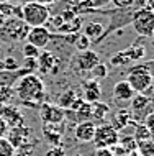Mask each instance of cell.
I'll list each match as a JSON object with an SVG mask.
<instances>
[{"label": "cell", "mask_w": 154, "mask_h": 156, "mask_svg": "<svg viewBox=\"0 0 154 156\" xmlns=\"http://www.w3.org/2000/svg\"><path fill=\"white\" fill-rule=\"evenodd\" d=\"M15 95L28 107H39L46 100V86L43 79L35 73L22 76L15 82Z\"/></svg>", "instance_id": "obj_1"}, {"label": "cell", "mask_w": 154, "mask_h": 156, "mask_svg": "<svg viewBox=\"0 0 154 156\" xmlns=\"http://www.w3.org/2000/svg\"><path fill=\"white\" fill-rule=\"evenodd\" d=\"M51 15H49V8L46 5L30 0L22 7V20L28 25L30 28L35 27H46Z\"/></svg>", "instance_id": "obj_2"}, {"label": "cell", "mask_w": 154, "mask_h": 156, "mask_svg": "<svg viewBox=\"0 0 154 156\" xmlns=\"http://www.w3.org/2000/svg\"><path fill=\"white\" fill-rule=\"evenodd\" d=\"M128 77L125 79L128 84L131 86V89L135 90V94H144L148 90V87L151 86V82L154 81L152 76L149 74V71L146 69L144 62H138L133 67L128 69Z\"/></svg>", "instance_id": "obj_3"}, {"label": "cell", "mask_w": 154, "mask_h": 156, "mask_svg": "<svg viewBox=\"0 0 154 156\" xmlns=\"http://www.w3.org/2000/svg\"><path fill=\"white\" fill-rule=\"evenodd\" d=\"M135 31L143 38L154 36V12L146 7H141L131 15V22Z\"/></svg>", "instance_id": "obj_4"}, {"label": "cell", "mask_w": 154, "mask_h": 156, "mask_svg": "<svg viewBox=\"0 0 154 156\" xmlns=\"http://www.w3.org/2000/svg\"><path fill=\"white\" fill-rule=\"evenodd\" d=\"M128 110H130L135 123H143L149 113L154 112V102H151L144 94H135L133 99L130 100V108Z\"/></svg>", "instance_id": "obj_5"}, {"label": "cell", "mask_w": 154, "mask_h": 156, "mask_svg": "<svg viewBox=\"0 0 154 156\" xmlns=\"http://www.w3.org/2000/svg\"><path fill=\"white\" fill-rule=\"evenodd\" d=\"M118 140H120V133L110 123H100L98 126H95V133L92 140L95 148H113L115 145H118Z\"/></svg>", "instance_id": "obj_6"}, {"label": "cell", "mask_w": 154, "mask_h": 156, "mask_svg": "<svg viewBox=\"0 0 154 156\" xmlns=\"http://www.w3.org/2000/svg\"><path fill=\"white\" fill-rule=\"evenodd\" d=\"M98 62H100L98 54L92 49H85V51H79L70 59V66L77 74H82V73H90L92 67H95Z\"/></svg>", "instance_id": "obj_7"}, {"label": "cell", "mask_w": 154, "mask_h": 156, "mask_svg": "<svg viewBox=\"0 0 154 156\" xmlns=\"http://www.w3.org/2000/svg\"><path fill=\"white\" fill-rule=\"evenodd\" d=\"M7 140L10 141V145L13 146L15 150L18 148H25V146H31L33 148V136H31V130L25 125L15 126V128H10L7 133Z\"/></svg>", "instance_id": "obj_8"}, {"label": "cell", "mask_w": 154, "mask_h": 156, "mask_svg": "<svg viewBox=\"0 0 154 156\" xmlns=\"http://www.w3.org/2000/svg\"><path fill=\"white\" fill-rule=\"evenodd\" d=\"M39 117L43 120V123H49V125H61L66 120L64 108L49 102H43L39 105Z\"/></svg>", "instance_id": "obj_9"}, {"label": "cell", "mask_w": 154, "mask_h": 156, "mask_svg": "<svg viewBox=\"0 0 154 156\" xmlns=\"http://www.w3.org/2000/svg\"><path fill=\"white\" fill-rule=\"evenodd\" d=\"M133 95H135V90L131 89V86L126 81H118L111 89V99L120 108H123L125 104H130Z\"/></svg>", "instance_id": "obj_10"}, {"label": "cell", "mask_w": 154, "mask_h": 156, "mask_svg": "<svg viewBox=\"0 0 154 156\" xmlns=\"http://www.w3.org/2000/svg\"><path fill=\"white\" fill-rule=\"evenodd\" d=\"M26 41L30 44H33L35 48L38 49H43L46 48L51 41V33L46 27H35V28H30L26 33Z\"/></svg>", "instance_id": "obj_11"}, {"label": "cell", "mask_w": 154, "mask_h": 156, "mask_svg": "<svg viewBox=\"0 0 154 156\" xmlns=\"http://www.w3.org/2000/svg\"><path fill=\"white\" fill-rule=\"evenodd\" d=\"M0 117L7 122V125L10 128H15V126H20V125H25V117L23 113L20 112L18 107L12 104H0Z\"/></svg>", "instance_id": "obj_12"}, {"label": "cell", "mask_w": 154, "mask_h": 156, "mask_svg": "<svg viewBox=\"0 0 154 156\" xmlns=\"http://www.w3.org/2000/svg\"><path fill=\"white\" fill-rule=\"evenodd\" d=\"M102 95V86L97 79H90L82 84V90H80V97L89 104L98 102Z\"/></svg>", "instance_id": "obj_13"}, {"label": "cell", "mask_w": 154, "mask_h": 156, "mask_svg": "<svg viewBox=\"0 0 154 156\" xmlns=\"http://www.w3.org/2000/svg\"><path fill=\"white\" fill-rule=\"evenodd\" d=\"M95 125L94 122H80L76 125L74 128V138L79 143H92L94 140V133H95Z\"/></svg>", "instance_id": "obj_14"}, {"label": "cell", "mask_w": 154, "mask_h": 156, "mask_svg": "<svg viewBox=\"0 0 154 156\" xmlns=\"http://www.w3.org/2000/svg\"><path fill=\"white\" fill-rule=\"evenodd\" d=\"M57 67H59V61L51 51L39 53L38 56V69L43 74H56Z\"/></svg>", "instance_id": "obj_15"}, {"label": "cell", "mask_w": 154, "mask_h": 156, "mask_svg": "<svg viewBox=\"0 0 154 156\" xmlns=\"http://www.w3.org/2000/svg\"><path fill=\"white\" fill-rule=\"evenodd\" d=\"M110 125L113 126L116 132H120V130L126 128L128 125H133V126H135L136 123L133 122L131 113H130V110H128V108H118L116 112L111 113V117H110Z\"/></svg>", "instance_id": "obj_16"}, {"label": "cell", "mask_w": 154, "mask_h": 156, "mask_svg": "<svg viewBox=\"0 0 154 156\" xmlns=\"http://www.w3.org/2000/svg\"><path fill=\"white\" fill-rule=\"evenodd\" d=\"M43 135H44V138H46V141L51 143L53 146H61L62 132L59 130V125L43 123Z\"/></svg>", "instance_id": "obj_17"}, {"label": "cell", "mask_w": 154, "mask_h": 156, "mask_svg": "<svg viewBox=\"0 0 154 156\" xmlns=\"http://www.w3.org/2000/svg\"><path fill=\"white\" fill-rule=\"evenodd\" d=\"M80 97V92H79L76 87H69L66 89L62 94H59V97L56 99V105L61 108H70V105L74 104V100Z\"/></svg>", "instance_id": "obj_18"}, {"label": "cell", "mask_w": 154, "mask_h": 156, "mask_svg": "<svg viewBox=\"0 0 154 156\" xmlns=\"http://www.w3.org/2000/svg\"><path fill=\"white\" fill-rule=\"evenodd\" d=\"M103 27H102V23H98V22H89L84 27V35L89 38L90 41H102V36H103Z\"/></svg>", "instance_id": "obj_19"}, {"label": "cell", "mask_w": 154, "mask_h": 156, "mask_svg": "<svg viewBox=\"0 0 154 156\" xmlns=\"http://www.w3.org/2000/svg\"><path fill=\"white\" fill-rule=\"evenodd\" d=\"M72 112H74V119H76V125L80 123V122H89L92 119V104H89L84 100V102Z\"/></svg>", "instance_id": "obj_20"}, {"label": "cell", "mask_w": 154, "mask_h": 156, "mask_svg": "<svg viewBox=\"0 0 154 156\" xmlns=\"http://www.w3.org/2000/svg\"><path fill=\"white\" fill-rule=\"evenodd\" d=\"M107 115H110V105L105 102H94L92 104V119L98 120L103 123V120L107 119Z\"/></svg>", "instance_id": "obj_21"}, {"label": "cell", "mask_w": 154, "mask_h": 156, "mask_svg": "<svg viewBox=\"0 0 154 156\" xmlns=\"http://www.w3.org/2000/svg\"><path fill=\"white\" fill-rule=\"evenodd\" d=\"M133 138L136 140V143H141V141H146V140H149V138H152V136H151V133H149V130L144 126V123H136Z\"/></svg>", "instance_id": "obj_22"}, {"label": "cell", "mask_w": 154, "mask_h": 156, "mask_svg": "<svg viewBox=\"0 0 154 156\" xmlns=\"http://www.w3.org/2000/svg\"><path fill=\"white\" fill-rule=\"evenodd\" d=\"M118 145L121 146L126 153H131V151H135L136 148H138V143H136L135 138H133V135H125V136H120Z\"/></svg>", "instance_id": "obj_23"}, {"label": "cell", "mask_w": 154, "mask_h": 156, "mask_svg": "<svg viewBox=\"0 0 154 156\" xmlns=\"http://www.w3.org/2000/svg\"><path fill=\"white\" fill-rule=\"evenodd\" d=\"M138 153L141 156H154V140L152 138H149L146 141H141L138 143Z\"/></svg>", "instance_id": "obj_24"}, {"label": "cell", "mask_w": 154, "mask_h": 156, "mask_svg": "<svg viewBox=\"0 0 154 156\" xmlns=\"http://www.w3.org/2000/svg\"><path fill=\"white\" fill-rule=\"evenodd\" d=\"M125 53H126V56L130 58L131 62H136V61L143 59L146 51H144L143 46H133V48H130V49H125Z\"/></svg>", "instance_id": "obj_25"}, {"label": "cell", "mask_w": 154, "mask_h": 156, "mask_svg": "<svg viewBox=\"0 0 154 156\" xmlns=\"http://www.w3.org/2000/svg\"><path fill=\"white\" fill-rule=\"evenodd\" d=\"M15 97V89L13 87H0V104L7 105L13 100Z\"/></svg>", "instance_id": "obj_26"}, {"label": "cell", "mask_w": 154, "mask_h": 156, "mask_svg": "<svg viewBox=\"0 0 154 156\" xmlns=\"http://www.w3.org/2000/svg\"><path fill=\"white\" fill-rule=\"evenodd\" d=\"M90 74H92V79H105L108 76V67L103 64V62H98L95 67H92V71H90Z\"/></svg>", "instance_id": "obj_27"}, {"label": "cell", "mask_w": 154, "mask_h": 156, "mask_svg": "<svg viewBox=\"0 0 154 156\" xmlns=\"http://www.w3.org/2000/svg\"><path fill=\"white\" fill-rule=\"evenodd\" d=\"M128 62H131V61H130V58L126 56L125 51H120V53H116L110 58V64L111 66H125V64H128Z\"/></svg>", "instance_id": "obj_28"}, {"label": "cell", "mask_w": 154, "mask_h": 156, "mask_svg": "<svg viewBox=\"0 0 154 156\" xmlns=\"http://www.w3.org/2000/svg\"><path fill=\"white\" fill-rule=\"evenodd\" d=\"M90 43H92V41H90L85 35H76V40H74L76 49H79V51H85V49H89Z\"/></svg>", "instance_id": "obj_29"}, {"label": "cell", "mask_w": 154, "mask_h": 156, "mask_svg": "<svg viewBox=\"0 0 154 156\" xmlns=\"http://www.w3.org/2000/svg\"><path fill=\"white\" fill-rule=\"evenodd\" d=\"M0 156H15V148L7 138H0Z\"/></svg>", "instance_id": "obj_30"}, {"label": "cell", "mask_w": 154, "mask_h": 156, "mask_svg": "<svg viewBox=\"0 0 154 156\" xmlns=\"http://www.w3.org/2000/svg\"><path fill=\"white\" fill-rule=\"evenodd\" d=\"M22 53H23V58H33V59H38V56H39V53H41V49L35 48V46L30 44V43H26V44L23 46Z\"/></svg>", "instance_id": "obj_31"}, {"label": "cell", "mask_w": 154, "mask_h": 156, "mask_svg": "<svg viewBox=\"0 0 154 156\" xmlns=\"http://www.w3.org/2000/svg\"><path fill=\"white\" fill-rule=\"evenodd\" d=\"M110 3V0H84L82 2V7L89 8V10H94V8H103Z\"/></svg>", "instance_id": "obj_32"}, {"label": "cell", "mask_w": 154, "mask_h": 156, "mask_svg": "<svg viewBox=\"0 0 154 156\" xmlns=\"http://www.w3.org/2000/svg\"><path fill=\"white\" fill-rule=\"evenodd\" d=\"M110 3L118 10H130L131 7H135V0H110Z\"/></svg>", "instance_id": "obj_33"}, {"label": "cell", "mask_w": 154, "mask_h": 156, "mask_svg": "<svg viewBox=\"0 0 154 156\" xmlns=\"http://www.w3.org/2000/svg\"><path fill=\"white\" fill-rule=\"evenodd\" d=\"M23 69L26 71H31V73H35L36 69H38V59H33V58H25V62L22 64Z\"/></svg>", "instance_id": "obj_34"}, {"label": "cell", "mask_w": 154, "mask_h": 156, "mask_svg": "<svg viewBox=\"0 0 154 156\" xmlns=\"http://www.w3.org/2000/svg\"><path fill=\"white\" fill-rule=\"evenodd\" d=\"M144 126L149 130V133H151V136H154V112L152 113H149V115L144 119Z\"/></svg>", "instance_id": "obj_35"}, {"label": "cell", "mask_w": 154, "mask_h": 156, "mask_svg": "<svg viewBox=\"0 0 154 156\" xmlns=\"http://www.w3.org/2000/svg\"><path fill=\"white\" fill-rule=\"evenodd\" d=\"M15 156H33V148L31 146L18 148V150H15Z\"/></svg>", "instance_id": "obj_36"}, {"label": "cell", "mask_w": 154, "mask_h": 156, "mask_svg": "<svg viewBox=\"0 0 154 156\" xmlns=\"http://www.w3.org/2000/svg\"><path fill=\"white\" fill-rule=\"evenodd\" d=\"M44 156H66V153H64V150H62L61 146H53Z\"/></svg>", "instance_id": "obj_37"}, {"label": "cell", "mask_w": 154, "mask_h": 156, "mask_svg": "<svg viewBox=\"0 0 154 156\" xmlns=\"http://www.w3.org/2000/svg\"><path fill=\"white\" fill-rule=\"evenodd\" d=\"M10 130V126L7 125V122L0 117V138H7V133Z\"/></svg>", "instance_id": "obj_38"}, {"label": "cell", "mask_w": 154, "mask_h": 156, "mask_svg": "<svg viewBox=\"0 0 154 156\" xmlns=\"http://www.w3.org/2000/svg\"><path fill=\"white\" fill-rule=\"evenodd\" d=\"M95 156H113V153H111V148H97Z\"/></svg>", "instance_id": "obj_39"}, {"label": "cell", "mask_w": 154, "mask_h": 156, "mask_svg": "<svg viewBox=\"0 0 154 156\" xmlns=\"http://www.w3.org/2000/svg\"><path fill=\"white\" fill-rule=\"evenodd\" d=\"M144 95H146V97H148V99H149V100H151V102H154V81L151 82V86H149V87H148V90H146V92H144Z\"/></svg>", "instance_id": "obj_40"}, {"label": "cell", "mask_w": 154, "mask_h": 156, "mask_svg": "<svg viewBox=\"0 0 154 156\" xmlns=\"http://www.w3.org/2000/svg\"><path fill=\"white\" fill-rule=\"evenodd\" d=\"M144 66H146V69L149 71V74H151V76H152V79H154V59L148 61V62H144Z\"/></svg>", "instance_id": "obj_41"}, {"label": "cell", "mask_w": 154, "mask_h": 156, "mask_svg": "<svg viewBox=\"0 0 154 156\" xmlns=\"http://www.w3.org/2000/svg\"><path fill=\"white\" fill-rule=\"evenodd\" d=\"M144 7L154 12V0H146V2H144Z\"/></svg>", "instance_id": "obj_42"}, {"label": "cell", "mask_w": 154, "mask_h": 156, "mask_svg": "<svg viewBox=\"0 0 154 156\" xmlns=\"http://www.w3.org/2000/svg\"><path fill=\"white\" fill-rule=\"evenodd\" d=\"M35 2H38V3H41V5H51V3H54L56 0H35Z\"/></svg>", "instance_id": "obj_43"}, {"label": "cell", "mask_w": 154, "mask_h": 156, "mask_svg": "<svg viewBox=\"0 0 154 156\" xmlns=\"http://www.w3.org/2000/svg\"><path fill=\"white\" fill-rule=\"evenodd\" d=\"M144 2H146V0H135V5H138L141 8V7H144Z\"/></svg>", "instance_id": "obj_44"}, {"label": "cell", "mask_w": 154, "mask_h": 156, "mask_svg": "<svg viewBox=\"0 0 154 156\" xmlns=\"http://www.w3.org/2000/svg\"><path fill=\"white\" fill-rule=\"evenodd\" d=\"M5 20H7V18H5V16H3L2 13H0V28L3 27V23H5Z\"/></svg>", "instance_id": "obj_45"}, {"label": "cell", "mask_w": 154, "mask_h": 156, "mask_svg": "<svg viewBox=\"0 0 154 156\" xmlns=\"http://www.w3.org/2000/svg\"><path fill=\"white\" fill-rule=\"evenodd\" d=\"M126 156H141V154L138 153V150H135V151H131V153H128Z\"/></svg>", "instance_id": "obj_46"}, {"label": "cell", "mask_w": 154, "mask_h": 156, "mask_svg": "<svg viewBox=\"0 0 154 156\" xmlns=\"http://www.w3.org/2000/svg\"><path fill=\"white\" fill-rule=\"evenodd\" d=\"M8 2V0H0V3H7Z\"/></svg>", "instance_id": "obj_47"}, {"label": "cell", "mask_w": 154, "mask_h": 156, "mask_svg": "<svg viewBox=\"0 0 154 156\" xmlns=\"http://www.w3.org/2000/svg\"><path fill=\"white\" fill-rule=\"evenodd\" d=\"M0 58H2V54H0Z\"/></svg>", "instance_id": "obj_48"}]
</instances>
